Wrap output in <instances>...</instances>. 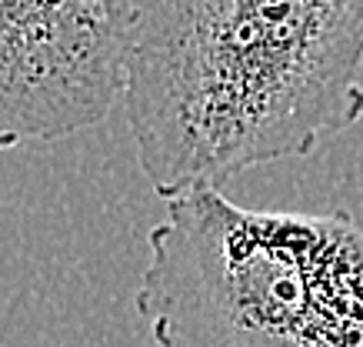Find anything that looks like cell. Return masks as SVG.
I'll return each mask as SVG.
<instances>
[{"mask_svg": "<svg viewBox=\"0 0 363 347\" xmlns=\"http://www.w3.org/2000/svg\"><path fill=\"white\" fill-rule=\"evenodd\" d=\"M130 13L133 0H0V150L107 121Z\"/></svg>", "mask_w": 363, "mask_h": 347, "instance_id": "3", "label": "cell"}, {"mask_svg": "<svg viewBox=\"0 0 363 347\" xmlns=\"http://www.w3.org/2000/svg\"><path fill=\"white\" fill-rule=\"evenodd\" d=\"M121 101L164 201L310 157L363 117V0H133Z\"/></svg>", "mask_w": 363, "mask_h": 347, "instance_id": "1", "label": "cell"}, {"mask_svg": "<svg viewBox=\"0 0 363 347\" xmlns=\"http://www.w3.org/2000/svg\"><path fill=\"white\" fill-rule=\"evenodd\" d=\"M133 307L157 347H363V227L253 211L220 187L167 201Z\"/></svg>", "mask_w": 363, "mask_h": 347, "instance_id": "2", "label": "cell"}]
</instances>
